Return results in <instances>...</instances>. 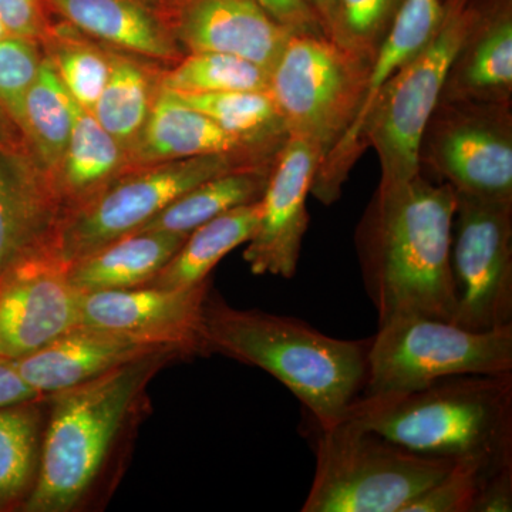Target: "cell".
Here are the masks:
<instances>
[{"instance_id":"obj_1","label":"cell","mask_w":512,"mask_h":512,"mask_svg":"<svg viewBox=\"0 0 512 512\" xmlns=\"http://www.w3.org/2000/svg\"><path fill=\"white\" fill-rule=\"evenodd\" d=\"M161 350L47 396L39 474L23 512H76L109 495L147 407V387L168 363Z\"/></svg>"},{"instance_id":"obj_2","label":"cell","mask_w":512,"mask_h":512,"mask_svg":"<svg viewBox=\"0 0 512 512\" xmlns=\"http://www.w3.org/2000/svg\"><path fill=\"white\" fill-rule=\"evenodd\" d=\"M456 208V190L421 173L407 183L377 188L357 225L356 251L379 325L404 315L454 323Z\"/></svg>"},{"instance_id":"obj_3","label":"cell","mask_w":512,"mask_h":512,"mask_svg":"<svg viewBox=\"0 0 512 512\" xmlns=\"http://www.w3.org/2000/svg\"><path fill=\"white\" fill-rule=\"evenodd\" d=\"M201 342L204 353H221L274 376L298 397L319 429L345 420L365 389L370 338H332L303 320L232 308L208 293Z\"/></svg>"},{"instance_id":"obj_4","label":"cell","mask_w":512,"mask_h":512,"mask_svg":"<svg viewBox=\"0 0 512 512\" xmlns=\"http://www.w3.org/2000/svg\"><path fill=\"white\" fill-rule=\"evenodd\" d=\"M345 420L421 456L494 470L512 463V373L448 376L409 392L360 394Z\"/></svg>"},{"instance_id":"obj_5","label":"cell","mask_w":512,"mask_h":512,"mask_svg":"<svg viewBox=\"0 0 512 512\" xmlns=\"http://www.w3.org/2000/svg\"><path fill=\"white\" fill-rule=\"evenodd\" d=\"M302 512H404L454 461L413 453L349 420L316 434Z\"/></svg>"},{"instance_id":"obj_6","label":"cell","mask_w":512,"mask_h":512,"mask_svg":"<svg viewBox=\"0 0 512 512\" xmlns=\"http://www.w3.org/2000/svg\"><path fill=\"white\" fill-rule=\"evenodd\" d=\"M278 153L211 154L127 168L89 201L60 217L45 256L67 268L143 228L204 181L238 168L271 163Z\"/></svg>"},{"instance_id":"obj_7","label":"cell","mask_w":512,"mask_h":512,"mask_svg":"<svg viewBox=\"0 0 512 512\" xmlns=\"http://www.w3.org/2000/svg\"><path fill=\"white\" fill-rule=\"evenodd\" d=\"M511 373L512 326L474 332L429 316H396L370 338L362 393L409 392L448 376Z\"/></svg>"},{"instance_id":"obj_8","label":"cell","mask_w":512,"mask_h":512,"mask_svg":"<svg viewBox=\"0 0 512 512\" xmlns=\"http://www.w3.org/2000/svg\"><path fill=\"white\" fill-rule=\"evenodd\" d=\"M446 16L429 45L386 84L366 130L367 147L379 157V187L389 188L420 173L419 148L439 104L448 70L484 9L473 0H447Z\"/></svg>"},{"instance_id":"obj_9","label":"cell","mask_w":512,"mask_h":512,"mask_svg":"<svg viewBox=\"0 0 512 512\" xmlns=\"http://www.w3.org/2000/svg\"><path fill=\"white\" fill-rule=\"evenodd\" d=\"M369 67L326 35L289 37L268 86L288 136L328 156L355 119Z\"/></svg>"},{"instance_id":"obj_10","label":"cell","mask_w":512,"mask_h":512,"mask_svg":"<svg viewBox=\"0 0 512 512\" xmlns=\"http://www.w3.org/2000/svg\"><path fill=\"white\" fill-rule=\"evenodd\" d=\"M419 168L457 194L512 201L511 103L440 100L421 137Z\"/></svg>"},{"instance_id":"obj_11","label":"cell","mask_w":512,"mask_h":512,"mask_svg":"<svg viewBox=\"0 0 512 512\" xmlns=\"http://www.w3.org/2000/svg\"><path fill=\"white\" fill-rule=\"evenodd\" d=\"M451 272L456 325L474 332L512 326V201L457 194Z\"/></svg>"},{"instance_id":"obj_12","label":"cell","mask_w":512,"mask_h":512,"mask_svg":"<svg viewBox=\"0 0 512 512\" xmlns=\"http://www.w3.org/2000/svg\"><path fill=\"white\" fill-rule=\"evenodd\" d=\"M444 16V0H404L392 28L370 63L365 93L355 119L338 144L323 158L313 178L311 195L323 205L339 200L350 171L365 153L367 124L384 87L394 74L429 45L439 32Z\"/></svg>"},{"instance_id":"obj_13","label":"cell","mask_w":512,"mask_h":512,"mask_svg":"<svg viewBox=\"0 0 512 512\" xmlns=\"http://www.w3.org/2000/svg\"><path fill=\"white\" fill-rule=\"evenodd\" d=\"M322 160L315 144L286 138L261 200V220L245 248L244 259L252 274L285 279L295 275L309 225L306 200Z\"/></svg>"},{"instance_id":"obj_14","label":"cell","mask_w":512,"mask_h":512,"mask_svg":"<svg viewBox=\"0 0 512 512\" xmlns=\"http://www.w3.org/2000/svg\"><path fill=\"white\" fill-rule=\"evenodd\" d=\"M80 296L45 255L0 276V359L16 362L80 325Z\"/></svg>"},{"instance_id":"obj_15","label":"cell","mask_w":512,"mask_h":512,"mask_svg":"<svg viewBox=\"0 0 512 512\" xmlns=\"http://www.w3.org/2000/svg\"><path fill=\"white\" fill-rule=\"evenodd\" d=\"M157 5L185 55L229 53L271 72L293 35L258 0H161Z\"/></svg>"},{"instance_id":"obj_16","label":"cell","mask_w":512,"mask_h":512,"mask_svg":"<svg viewBox=\"0 0 512 512\" xmlns=\"http://www.w3.org/2000/svg\"><path fill=\"white\" fill-rule=\"evenodd\" d=\"M210 281L187 289L137 288L82 293L80 325L204 353L202 309Z\"/></svg>"},{"instance_id":"obj_17","label":"cell","mask_w":512,"mask_h":512,"mask_svg":"<svg viewBox=\"0 0 512 512\" xmlns=\"http://www.w3.org/2000/svg\"><path fill=\"white\" fill-rule=\"evenodd\" d=\"M59 218L49 177L22 144L0 140V276L46 255Z\"/></svg>"},{"instance_id":"obj_18","label":"cell","mask_w":512,"mask_h":512,"mask_svg":"<svg viewBox=\"0 0 512 512\" xmlns=\"http://www.w3.org/2000/svg\"><path fill=\"white\" fill-rule=\"evenodd\" d=\"M168 349L191 355L181 346L77 325L15 365L22 379L39 396L47 397Z\"/></svg>"},{"instance_id":"obj_19","label":"cell","mask_w":512,"mask_h":512,"mask_svg":"<svg viewBox=\"0 0 512 512\" xmlns=\"http://www.w3.org/2000/svg\"><path fill=\"white\" fill-rule=\"evenodd\" d=\"M284 143L285 140H249L228 133L161 86L144 130L128 151L127 168L211 154L274 153Z\"/></svg>"},{"instance_id":"obj_20","label":"cell","mask_w":512,"mask_h":512,"mask_svg":"<svg viewBox=\"0 0 512 512\" xmlns=\"http://www.w3.org/2000/svg\"><path fill=\"white\" fill-rule=\"evenodd\" d=\"M50 12L101 45L173 66L185 53L151 0H46Z\"/></svg>"},{"instance_id":"obj_21","label":"cell","mask_w":512,"mask_h":512,"mask_svg":"<svg viewBox=\"0 0 512 512\" xmlns=\"http://www.w3.org/2000/svg\"><path fill=\"white\" fill-rule=\"evenodd\" d=\"M511 0L484 9L448 70L440 100L511 103Z\"/></svg>"},{"instance_id":"obj_22","label":"cell","mask_w":512,"mask_h":512,"mask_svg":"<svg viewBox=\"0 0 512 512\" xmlns=\"http://www.w3.org/2000/svg\"><path fill=\"white\" fill-rule=\"evenodd\" d=\"M188 235L137 231L67 266L70 285L80 293L137 288L156 278Z\"/></svg>"},{"instance_id":"obj_23","label":"cell","mask_w":512,"mask_h":512,"mask_svg":"<svg viewBox=\"0 0 512 512\" xmlns=\"http://www.w3.org/2000/svg\"><path fill=\"white\" fill-rule=\"evenodd\" d=\"M127 167L126 148L100 126L92 113L77 106L72 136L49 177L60 217L89 201Z\"/></svg>"},{"instance_id":"obj_24","label":"cell","mask_w":512,"mask_h":512,"mask_svg":"<svg viewBox=\"0 0 512 512\" xmlns=\"http://www.w3.org/2000/svg\"><path fill=\"white\" fill-rule=\"evenodd\" d=\"M157 64L110 49L109 77L92 114L127 153L144 130L160 93L164 70Z\"/></svg>"},{"instance_id":"obj_25","label":"cell","mask_w":512,"mask_h":512,"mask_svg":"<svg viewBox=\"0 0 512 512\" xmlns=\"http://www.w3.org/2000/svg\"><path fill=\"white\" fill-rule=\"evenodd\" d=\"M261 212V201H256L205 222L188 234L170 262L144 286L187 289L210 281L208 276L215 265L255 234Z\"/></svg>"},{"instance_id":"obj_26","label":"cell","mask_w":512,"mask_h":512,"mask_svg":"<svg viewBox=\"0 0 512 512\" xmlns=\"http://www.w3.org/2000/svg\"><path fill=\"white\" fill-rule=\"evenodd\" d=\"M275 160L271 163L238 168L204 181L171 202L138 231H164L188 235L205 222L214 220L225 212L261 201L268 187Z\"/></svg>"},{"instance_id":"obj_27","label":"cell","mask_w":512,"mask_h":512,"mask_svg":"<svg viewBox=\"0 0 512 512\" xmlns=\"http://www.w3.org/2000/svg\"><path fill=\"white\" fill-rule=\"evenodd\" d=\"M47 397L0 409V512L22 511L39 474Z\"/></svg>"},{"instance_id":"obj_28","label":"cell","mask_w":512,"mask_h":512,"mask_svg":"<svg viewBox=\"0 0 512 512\" xmlns=\"http://www.w3.org/2000/svg\"><path fill=\"white\" fill-rule=\"evenodd\" d=\"M76 107L45 57L26 96L20 137L29 156L47 177L56 170L72 136Z\"/></svg>"},{"instance_id":"obj_29","label":"cell","mask_w":512,"mask_h":512,"mask_svg":"<svg viewBox=\"0 0 512 512\" xmlns=\"http://www.w3.org/2000/svg\"><path fill=\"white\" fill-rule=\"evenodd\" d=\"M40 46L74 103L92 113L109 77V47L64 20L53 22Z\"/></svg>"},{"instance_id":"obj_30","label":"cell","mask_w":512,"mask_h":512,"mask_svg":"<svg viewBox=\"0 0 512 512\" xmlns=\"http://www.w3.org/2000/svg\"><path fill=\"white\" fill-rule=\"evenodd\" d=\"M161 86L180 96L265 92L269 72L259 64L229 53L192 52L164 70Z\"/></svg>"},{"instance_id":"obj_31","label":"cell","mask_w":512,"mask_h":512,"mask_svg":"<svg viewBox=\"0 0 512 512\" xmlns=\"http://www.w3.org/2000/svg\"><path fill=\"white\" fill-rule=\"evenodd\" d=\"M180 99L235 136L255 141H284L288 137L268 90L191 94Z\"/></svg>"},{"instance_id":"obj_32","label":"cell","mask_w":512,"mask_h":512,"mask_svg":"<svg viewBox=\"0 0 512 512\" xmlns=\"http://www.w3.org/2000/svg\"><path fill=\"white\" fill-rule=\"evenodd\" d=\"M45 55L39 42L9 36L0 40V140L22 144L23 107Z\"/></svg>"},{"instance_id":"obj_33","label":"cell","mask_w":512,"mask_h":512,"mask_svg":"<svg viewBox=\"0 0 512 512\" xmlns=\"http://www.w3.org/2000/svg\"><path fill=\"white\" fill-rule=\"evenodd\" d=\"M404 0H335L330 39L372 63Z\"/></svg>"},{"instance_id":"obj_34","label":"cell","mask_w":512,"mask_h":512,"mask_svg":"<svg viewBox=\"0 0 512 512\" xmlns=\"http://www.w3.org/2000/svg\"><path fill=\"white\" fill-rule=\"evenodd\" d=\"M491 471L476 461H454L450 470L404 512H471L484 477Z\"/></svg>"},{"instance_id":"obj_35","label":"cell","mask_w":512,"mask_h":512,"mask_svg":"<svg viewBox=\"0 0 512 512\" xmlns=\"http://www.w3.org/2000/svg\"><path fill=\"white\" fill-rule=\"evenodd\" d=\"M46 0H0V20L13 36L42 42L52 28Z\"/></svg>"},{"instance_id":"obj_36","label":"cell","mask_w":512,"mask_h":512,"mask_svg":"<svg viewBox=\"0 0 512 512\" xmlns=\"http://www.w3.org/2000/svg\"><path fill=\"white\" fill-rule=\"evenodd\" d=\"M258 3L293 35H325L309 0H258Z\"/></svg>"},{"instance_id":"obj_37","label":"cell","mask_w":512,"mask_h":512,"mask_svg":"<svg viewBox=\"0 0 512 512\" xmlns=\"http://www.w3.org/2000/svg\"><path fill=\"white\" fill-rule=\"evenodd\" d=\"M512 511V463L484 477L471 512Z\"/></svg>"},{"instance_id":"obj_38","label":"cell","mask_w":512,"mask_h":512,"mask_svg":"<svg viewBox=\"0 0 512 512\" xmlns=\"http://www.w3.org/2000/svg\"><path fill=\"white\" fill-rule=\"evenodd\" d=\"M42 397L22 379L13 360L0 359V409Z\"/></svg>"},{"instance_id":"obj_39","label":"cell","mask_w":512,"mask_h":512,"mask_svg":"<svg viewBox=\"0 0 512 512\" xmlns=\"http://www.w3.org/2000/svg\"><path fill=\"white\" fill-rule=\"evenodd\" d=\"M313 10L322 23L325 35H329L330 23H332L333 8H335V0H309Z\"/></svg>"},{"instance_id":"obj_40","label":"cell","mask_w":512,"mask_h":512,"mask_svg":"<svg viewBox=\"0 0 512 512\" xmlns=\"http://www.w3.org/2000/svg\"><path fill=\"white\" fill-rule=\"evenodd\" d=\"M13 36L12 33L9 32L8 28L3 25L2 20H0V40L6 39V37Z\"/></svg>"},{"instance_id":"obj_41","label":"cell","mask_w":512,"mask_h":512,"mask_svg":"<svg viewBox=\"0 0 512 512\" xmlns=\"http://www.w3.org/2000/svg\"><path fill=\"white\" fill-rule=\"evenodd\" d=\"M151 2H154V3H160L161 0H151Z\"/></svg>"},{"instance_id":"obj_42","label":"cell","mask_w":512,"mask_h":512,"mask_svg":"<svg viewBox=\"0 0 512 512\" xmlns=\"http://www.w3.org/2000/svg\"><path fill=\"white\" fill-rule=\"evenodd\" d=\"M444 2H447V0H444Z\"/></svg>"}]
</instances>
